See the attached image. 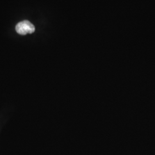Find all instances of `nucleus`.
I'll list each match as a JSON object with an SVG mask.
<instances>
[{
	"mask_svg": "<svg viewBox=\"0 0 155 155\" xmlns=\"http://www.w3.org/2000/svg\"><path fill=\"white\" fill-rule=\"evenodd\" d=\"M16 32L20 35H25L28 33H32L35 31V26L27 20L18 22L16 26Z\"/></svg>",
	"mask_w": 155,
	"mask_h": 155,
	"instance_id": "f257e3e1",
	"label": "nucleus"
}]
</instances>
